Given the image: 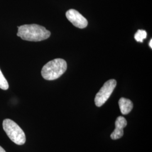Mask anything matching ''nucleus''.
Listing matches in <instances>:
<instances>
[{
	"mask_svg": "<svg viewBox=\"0 0 152 152\" xmlns=\"http://www.w3.org/2000/svg\"><path fill=\"white\" fill-rule=\"evenodd\" d=\"M18 28L17 36L28 41H41L48 39L51 35L49 31L38 24H24Z\"/></svg>",
	"mask_w": 152,
	"mask_h": 152,
	"instance_id": "nucleus-1",
	"label": "nucleus"
},
{
	"mask_svg": "<svg viewBox=\"0 0 152 152\" xmlns=\"http://www.w3.org/2000/svg\"><path fill=\"white\" fill-rule=\"evenodd\" d=\"M147 32L144 30L139 29L137 31V32L135 34V39L136 41L142 42L143 40L147 38Z\"/></svg>",
	"mask_w": 152,
	"mask_h": 152,
	"instance_id": "nucleus-8",
	"label": "nucleus"
},
{
	"mask_svg": "<svg viewBox=\"0 0 152 152\" xmlns=\"http://www.w3.org/2000/svg\"><path fill=\"white\" fill-rule=\"evenodd\" d=\"M149 46H150V47H151V49H152V39H151V41H150V42H149Z\"/></svg>",
	"mask_w": 152,
	"mask_h": 152,
	"instance_id": "nucleus-10",
	"label": "nucleus"
},
{
	"mask_svg": "<svg viewBox=\"0 0 152 152\" xmlns=\"http://www.w3.org/2000/svg\"><path fill=\"white\" fill-rule=\"evenodd\" d=\"M0 152H6L5 151L1 146H0Z\"/></svg>",
	"mask_w": 152,
	"mask_h": 152,
	"instance_id": "nucleus-11",
	"label": "nucleus"
},
{
	"mask_svg": "<svg viewBox=\"0 0 152 152\" xmlns=\"http://www.w3.org/2000/svg\"><path fill=\"white\" fill-rule=\"evenodd\" d=\"M117 82L113 79L109 80L104 84L95 98V104L98 107H102L110 96L116 86Z\"/></svg>",
	"mask_w": 152,
	"mask_h": 152,
	"instance_id": "nucleus-4",
	"label": "nucleus"
},
{
	"mask_svg": "<svg viewBox=\"0 0 152 152\" xmlns=\"http://www.w3.org/2000/svg\"><path fill=\"white\" fill-rule=\"evenodd\" d=\"M67 68L66 62L62 59L51 60L44 65L41 70V75L44 79L49 81L59 78Z\"/></svg>",
	"mask_w": 152,
	"mask_h": 152,
	"instance_id": "nucleus-2",
	"label": "nucleus"
},
{
	"mask_svg": "<svg viewBox=\"0 0 152 152\" xmlns=\"http://www.w3.org/2000/svg\"><path fill=\"white\" fill-rule=\"evenodd\" d=\"M9 83L0 69V88L6 90L9 88Z\"/></svg>",
	"mask_w": 152,
	"mask_h": 152,
	"instance_id": "nucleus-9",
	"label": "nucleus"
},
{
	"mask_svg": "<svg viewBox=\"0 0 152 152\" xmlns=\"http://www.w3.org/2000/svg\"><path fill=\"white\" fill-rule=\"evenodd\" d=\"M66 17L73 26L78 28H85L88 25L87 19L75 9H70L66 11Z\"/></svg>",
	"mask_w": 152,
	"mask_h": 152,
	"instance_id": "nucleus-5",
	"label": "nucleus"
},
{
	"mask_svg": "<svg viewBox=\"0 0 152 152\" xmlns=\"http://www.w3.org/2000/svg\"><path fill=\"white\" fill-rule=\"evenodd\" d=\"M120 110L124 115L129 114L133 108V104L130 100L124 98H121L118 102Z\"/></svg>",
	"mask_w": 152,
	"mask_h": 152,
	"instance_id": "nucleus-7",
	"label": "nucleus"
},
{
	"mask_svg": "<svg viewBox=\"0 0 152 152\" xmlns=\"http://www.w3.org/2000/svg\"><path fill=\"white\" fill-rule=\"evenodd\" d=\"M127 121L124 117L120 116L115 121V128L111 134L110 137L113 140H117L121 138L124 135V129L127 126Z\"/></svg>",
	"mask_w": 152,
	"mask_h": 152,
	"instance_id": "nucleus-6",
	"label": "nucleus"
},
{
	"mask_svg": "<svg viewBox=\"0 0 152 152\" xmlns=\"http://www.w3.org/2000/svg\"><path fill=\"white\" fill-rule=\"evenodd\" d=\"M3 128L9 139L15 144L21 145L26 142V137L24 131L14 121L10 119L4 120Z\"/></svg>",
	"mask_w": 152,
	"mask_h": 152,
	"instance_id": "nucleus-3",
	"label": "nucleus"
}]
</instances>
